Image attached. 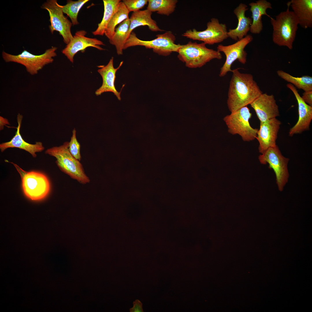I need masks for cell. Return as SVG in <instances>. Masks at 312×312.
Segmentation results:
<instances>
[{"label": "cell", "mask_w": 312, "mask_h": 312, "mask_svg": "<svg viewBox=\"0 0 312 312\" xmlns=\"http://www.w3.org/2000/svg\"><path fill=\"white\" fill-rule=\"evenodd\" d=\"M233 69L229 88L227 104L231 112L250 105L263 93L253 76Z\"/></svg>", "instance_id": "obj_1"}, {"label": "cell", "mask_w": 312, "mask_h": 312, "mask_svg": "<svg viewBox=\"0 0 312 312\" xmlns=\"http://www.w3.org/2000/svg\"><path fill=\"white\" fill-rule=\"evenodd\" d=\"M287 4L286 10L280 13L275 18L271 17L270 22L273 28V42L279 46L286 47L291 50L295 40L298 23L293 12L289 10L290 2Z\"/></svg>", "instance_id": "obj_2"}, {"label": "cell", "mask_w": 312, "mask_h": 312, "mask_svg": "<svg viewBox=\"0 0 312 312\" xmlns=\"http://www.w3.org/2000/svg\"><path fill=\"white\" fill-rule=\"evenodd\" d=\"M68 142H66L59 146L49 148L45 153L55 157L60 169L71 178L82 184L89 183L90 179L85 173L82 164L70 152Z\"/></svg>", "instance_id": "obj_3"}, {"label": "cell", "mask_w": 312, "mask_h": 312, "mask_svg": "<svg viewBox=\"0 0 312 312\" xmlns=\"http://www.w3.org/2000/svg\"><path fill=\"white\" fill-rule=\"evenodd\" d=\"M205 45L204 42H189L179 49L178 57L187 66L191 68L200 67L212 60L222 58L220 52L208 48Z\"/></svg>", "instance_id": "obj_4"}, {"label": "cell", "mask_w": 312, "mask_h": 312, "mask_svg": "<svg viewBox=\"0 0 312 312\" xmlns=\"http://www.w3.org/2000/svg\"><path fill=\"white\" fill-rule=\"evenodd\" d=\"M11 163L21 176L23 190L27 198L33 200H39L48 195L50 192L51 185L46 175L38 172L25 171L16 164Z\"/></svg>", "instance_id": "obj_5"}, {"label": "cell", "mask_w": 312, "mask_h": 312, "mask_svg": "<svg viewBox=\"0 0 312 312\" xmlns=\"http://www.w3.org/2000/svg\"><path fill=\"white\" fill-rule=\"evenodd\" d=\"M156 36V38L152 40H143L138 38L132 31L125 42L123 50L131 47L141 46L147 49H152L154 52L159 55L167 56L172 52H178L182 46L175 43L176 37L170 31L157 34Z\"/></svg>", "instance_id": "obj_6"}, {"label": "cell", "mask_w": 312, "mask_h": 312, "mask_svg": "<svg viewBox=\"0 0 312 312\" xmlns=\"http://www.w3.org/2000/svg\"><path fill=\"white\" fill-rule=\"evenodd\" d=\"M57 47H52L40 55L32 54L25 50L17 55L11 54L4 51L2 52V54L6 62H14L23 65L25 67L27 71L33 75L37 74L45 66L53 62V58L57 55Z\"/></svg>", "instance_id": "obj_7"}, {"label": "cell", "mask_w": 312, "mask_h": 312, "mask_svg": "<svg viewBox=\"0 0 312 312\" xmlns=\"http://www.w3.org/2000/svg\"><path fill=\"white\" fill-rule=\"evenodd\" d=\"M252 115L250 109L246 106L231 112L223 120L229 133L239 135L244 141L249 142L256 138L258 130L252 128L249 123Z\"/></svg>", "instance_id": "obj_8"}, {"label": "cell", "mask_w": 312, "mask_h": 312, "mask_svg": "<svg viewBox=\"0 0 312 312\" xmlns=\"http://www.w3.org/2000/svg\"><path fill=\"white\" fill-rule=\"evenodd\" d=\"M260 163L269 165L276 177V183L279 191H282L287 183L289 177L288 164L289 159L284 157L276 145L268 149L259 157Z\"/></svg>", "instance_id": "obj_9"}, {"label": "cell", "mask_w": 312, "mask_h": 312, "mask_svg": "<svg viewBox=\"0 0 312 312\" xmlns=\"http://www.w3.org/2000/svg\"><path fill=\"white\" fill-rule=\"evenodd\" d=\"M63 7V5L59 4L56 0H47L41 8L48 12L51 32L53 34L54 31L58 32L62 36L64 42L67 44L73 37L71 31L72 24L64 15Z\"/></svg>", "instance_id": "obj_10"}, {"label": "cell", "mask_w": 312, "mask_h": 312, "mask_svg": "<svg viewBox=\"0 0 312 312\" xmlns=\"http://www.w3.org/2000/svg\"><path fill=\"white\" fill-rule=\"evenodd\" d=\"M207 26V28L204 31H198L195 29H190L183 33L182 36L209 45L220 43L228 38L226 24L220 23L217 18H211Z\"/></svg>", "instance_id": "obj_11"}, {"label": "cell", "mask_w": 312, "mask_h": 312, "mask_svg": "<svg viewBox=\"0 0 312 312\" xmlns=\"http://www.w3.org/2000/svg\"><path fill=\"white\" fill-rule=\"evenodd\" d=\"M253 39L251 35H247L242 39L235 43L229 45L219 44L217 50L223 52L226 57L225 61L221 67L219 75L220 77L225 76L229 72H232L231 67L233 63L237 60L242 64L246 62L247 53L244 50L246 47Z\"/></svg>", "instance_id": "obj_12"}, {"label": "cell", "mask_w": 312, "mask_h": 312, "mask_svg": "<svg viewBox=\"0 0 312 312\" xmlns=\"http://www.w3.org/2000/svg\"><path fill=\"white\" fill-rule=\"evenodd\" d=\"M87 33L86 31L83 30L77 31L72 39L62 51V53L71 62H73L74 57L75 54L80 51L83 52L88 47H92L100 50H105L100 46L105 45L103 42L96 38L86 37L85 35Z\"/></svg>", "instance_id": "obj_13"}, {"label": "cell", "mask_w": 312, "mask_h": 312, "mask_svg": "<svg viewBox=\"0 0 312 312\" xmlns=\"http://www.w3.org/2000/svg\"><path fill=\"white\" fill-rule=\"evenodd\" d=\"M281 122L276 118L260 122L256 138L259 144V150L261 154L270 148L276 146L278 134Z\"/></svg>", "instance_id": "obj_14"}, {"label": "cell", "mask_w": 312, "mask_h": 312, "mask_svg": "<svg viewBox=\"0 0 312 312\" xmlns=\"http://www.w3.org/2000/svg\"><path fill=\"white\" fill-rule=\"evenodd\" d=\"M287 86L293 92L298 105V121L289 131V135L292 136L295 134H300L304 131L309 130L312 119V106L304 102L294 86L290 83L287 84Z\"/></svg>", "instance_id": "obj_15"}, {"label": "cell", "mask_w": 312, "mask_h": 312, "mask_svg": "<svg viewBox=\"0 0 312 312\" xmlns=\"http://www.w3.org/2000/svg\"><path fill=\"white\" fill-rule=\"evenodd\" d=\"M250 105L260 122L276 118L279 115L278 107L273 94L263 93Z\"/></svg>", "instance_id": "obj_16"}, {"label": "cell", "mask_w": 312, "mask_h": 312, "mask_svg": "<svg viewBox=\"0 0 312 312\" xmlns=\"http://www.w3.org/2000/svg\"><path fill=\"white\" fill-rule=\"evenodd\" d=\"M23 118L22 115L18 113L17 118L18 125L15 135L10 141L1 144L0 149L3 152L8 148H18L28 152L35 158L37 156L36 153L42 152L44 148L42 143L40 142H36L35 144H32L26 142L23 139L20 133Z\"/></svg>", "instance_id": "obj_17"}, {"label": "cell", "mask_w": 312, "mask_h": 312, "mask_svg": "<svg viewBox=\"0 0 312 312\" xmlns=\"http://www.w3.org/2000/svg\"><path fill=\"white\" fill-rule=\"evenodd\" d=\"M113 60L114 58L112 57L106 65L98 70V72L102 77L103 83L101 86L96 91L95 94L99 96L105 92H111L114 93L118 100H120V92L116 90L114 82L116 72L122 65L123 62H121L118 67L115 68Z\"/></svg>", "instance_id": "obj_18"}, {"label": "cell", "mask_w": 312, "mask_h": 312, "mask_svg": "<svg viewBox=\"0 0 312 312\" xmlns=\"http://www.w3.org/2000/svg\"><path fill=\"white\" fill-rule=\"evenodd\" d=\"M248 9L247 5L241 3L234 10L233 12L237 18L238 23L236 28L229 30L228 37L238 41L247 35L252 22V19L249 17L246 16L245 15V12Z\"/></svg>", "instance_id": "obj_19"}, {"label": "cell", "mask_w": 312, "mask_h": 312, "mask_svg": "<svg viewBox=\"0 0 312 312\" xmlns=\"http://www.w3.org/2000/svg\"><path fill=\"white\" fill-rule=\"evenodd\" d=\"M298 25L304 29L312 27V0H291L289 1Z\"/></svg>", "instance_id": "obj_20"}, {"label": "cell", "mask_w": 312, "mask_h": 312, "mask_svg": "<svg viewBox=\"0 0 312 312\" xmlns=\"http://www.w3.org/2000/svg\"><path fill=\"white\" fill-rule=\"evenodd\" d=\"M249 5L252 20L250 31L253 34H259L263 29L262 16H266L270 18L271 17L267 14L266 10L268 9H272V4L266 0H259L255 2L250 3Z\"/></svg>", "instance_id": "obj_21"}, {"label": "cell", "mask_w": 312, "mask_h": 312, "mask_svg": "<svg viewBox=\"0 0 312 312\" xmlns=\"http://www.w3.org/2000/svg\"><path fill=\"white\" fill-rule=\"evenodd\" d=\"M152 12L147 9L133 12L129 18L130 24L127 35V40L134 29L141 26H147L149 29L152 31H164L160 29L156 22L152 18Z\"/></svg>", "instance_id": "obj_22"}, {"label": "cell", "mask_w": 312, "mask_h": 312, "mask_svg": "<svg viewBox=\"0 0 312 312\" xmlns=\"http://www.w3.org/2000/svg\"><path fill=\"white\" fill-rule=\"evenodd\" d=\"M121 1L120 0H103L104 6L103 17L101 22L98 24L96 29L92 32L93 35H103L109 23L117 11Z\"/></svg>", "instance_id": "obj_23"}, {"label": "cell", "mask_w": 312, "mask_h": 312, "mask_svg": "<svg viewBox=\"0 0 312 312\" xmlns=\"http://www.w3.org/2000/svg\"><path fill=\"white\" fill-rule=\"evenodd\" d=\"M130 24L129 18L121 23L116 28L114 35L109 40L110 44L115 47L118 55L123 54V47L127 40V35Z\"/></svg>", "instance_id": "obj_24"}, {"label": "cell", "mask_w": 312, "mask_h": 312, "mask_svg": "<svg viewBox=\"0 0 312 312\" xmlns=\"http://www.w3.org/2000/svg\"><path fill=\"white\" fill-rule=\"evenodd\" d=\"M129 12L122 1H121L118 8L109 23L104 34L109 39L112 37L115 32L116 26L126 19L129 18Z\"/></svg>", "instance_id": "obj_25"}, {"label": "cell", "mask_w": 312, "mask_h": 312, "mask_svg": "<svg viewBox=\"0 0 312 312\" xmlns=\"http://www.w3.org/2000/svg\"><path fill=\"white\" fill-rule=\"evenodd\" d=\"M177 0H148L147 9L161 15L169 16L175 10Z\"/></svg>", "instance_id": "obj_26"}, {"label": "cell", "mask_w": 312, "mask_h": 312, "mask_svg": "<svg viewBox=\"0 0 312 312\" xmlns=\"http://www.w3.org/2000/svg\"><path fill=\"white\" fill-rule=\"evenodd\" d=\"M278 75L282 79L299 89L304 91L312 90V77L308 75H304L300 77L293 76L281 70L277 71Z\"/></svg>", "instance_id": "obj_27"}, {"label": "cell", "mask_w": 312, "mask_h": 312, "mask_svg": "<svg viewBox=\"0 0 312 312\" xmlns=\"http://www.w3.org/2000/svg\"><path fill=\"white\" fill-rule=\"evenodd\" d=\"M89 1V0H78L77 1L68 0L67 1L66 4L63 5V13L66 14L69 17L73 25L79 24L77 20L79 12L84 5Z\"/></svg>", "instance_id": "obj_28"}, {"label": "cell", "mask_w": 312, "mask_h": 312, "mask_svg": "<svg viewBox=\"0 0 312 312\" xmlns=\"http://www.w3.org/2000/svg\"><path fill=\"white\" fill-rule=\"evenodd\" d=\"M76 131L74 129L70 141L68 142V148L71 154L76 159L80 161L81 159L80 154L81 146L76 136Z\"/></svg>", "instance_id": "obj_29"}, {"label": "cell", "mask_w": 312, "mask_h": 312, "mask_svg": "<svg viewBox=\"0 0 312 312\" xmlns=\"http://www.w3.org/2000/svg\"><path fill=\"white\" fill-rule=\"evenodd\" d=\"M148 1V0H123L122 2L130 12L139 10L147 4Z\"/></svg>", "instance_id": "obj_30"}, {"label": "cell", "mask_w": 312, "mask_h": 312, "mask_svg": "<svg viewBox=\"0 0 312 312\" xmlns=\"http://www.w3.org/2000/svg\"><path fill=\"white\" fill-rule=\"evenodd\" d=\"M301 97L305 102L312 106V90L304 91Z\"/></svg>", "instance_id": "obj_31"}, {"label": "cell", "mask_w": 312, "mask_h": 312, "mask_svg": "<svg viewBox=\"0 0 312 312\" xmlns=\"http://www.w3.org/2000/svg\"><path fill=\"white\" fill-rule=\"evenodd\" d=\"M133 307L130 309V312H143L142 303L138 300L137 299L133 302Z\"/></svg>", "instance_id": "obj_32"}]
</instances>
